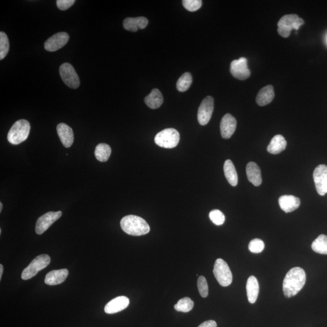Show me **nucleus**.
Segmentation results:
<instances>
[{"instance_id": "obj_18", "label": "nucleus", "mask_w": 327, "mask_h": 327, "mask_svg": "<svg viewBox=\"0 0 327 327\" xmlns=\"http://www.w3.org/2000/svg\"><path fill=\"white\" fill-rule=\"evenodd\" d=\"M68 275V271L67 269L53 270L47 274L44 283L49 286H57L65 282Z\"/></svg>"}, {"instance_id": "obj_22", "label": "nucleus", "mask_w": 327, "mask_h": 327, "mask_svg": "<svg viewBox=\"0 0 327 327\" xmlns=\"http://www.w3.org/2000/svg\"><path fill=\"white\" fill-rule=\"evenodd\" d=\"M248 300L251 304L257 301L259 294L260 286L257 279L254 276H250L246 285Z\"/></svg>"}, {"instance_id": "obj_3", "label": "nucleus", "mask_w": 327, "mask_h": 327, "mask_svg": "<svg viewBox=\"0 0 327 327\" xmlns=\"http://www.w3.org/2000/svg\"><path fill=\"white\" fill-rule=\"evenodd\" d=\"M31 125L26 120H20L14 123L7 134V140L10 144L18 145L28 139Z\"/></svg>"}, {"instance_id": "obj_8", "label": "nucleus", "mask_w": 327, "mask_h": 327, "mask_svg": "<svg viewBox=\"0 0 327 327\" xmlns=\"http://www.w3.org/2000/svg\"><path fill=\"white\" fill-rule=\"evenodd\" d=\"M61 78L68 87L72 89H77L80 84V78L75 68L69 63H64L60 67Z\"/></svg>"}, {"instance_id": "obj_6", "label": "nucleus", "mask_w": 327, "mask_h": 327, "mask_svg": "<svg viewBox=\"0 0 327 327\" xmlns=\"http://www.w3.org/2000/svg\"><path fill=\"white\" fill-rule=\"evenodd\" d=\"M50 262H51V258L49 255L44 254L38 256L23 270L22 278L23 280H28L33 278L39 271L47 267Z\"/></svg>"}, {"instance_id": "obj_31", "label": "nucleus", "mask_w": 327, "mask_h": 327, "mask_svg": "<svg viewBox=\"0 0 327 327\" xmlns=\"http://www.w3.org/2000/svg\"><path fill=\"white\" fill-rule=\"evenodd\" d=\"M209 218L216 226H221L225 222V216L219 210H213L209 213Z\"/></svg>"}, {"instance_id": "obj_19", "label": "nucleus", "mask_w": 327, "mask_h": 327, "mask_svg": "<svg viewBox=\"0 0 327 327\" xmlns=\"http://www.w3.org/2000/svg\"><path fill=\"white\" fill-rule=\"evenodd\" d=\"M148 20L144 17L127 18L123 22L124 28L131 32L138 31L139 29L144 30L148 25Z\"/></svg>"}, {"instance_id": "obj_13", "label": "nucleus", "mask_w": 327, "mask_h": 327, "mask_svg": "<svg viewBox=\"0 0 327 327\" xmlns=\"http://www.w3.org/2000/svg\"><path fill=\"white\" fill-rule=\"evenodd\" d=\"M69 39V35L65 33H59L51 36L45 42L44 49L48 52H55L62 48Z\"/></svg>"}, {"instance_id": "obj_5", "label": "nucleus", "mask_w": 327, "mask_h": 327, "mask_svg": "<svg viewBox=\"0 0 327 327\" xmlns=\"http://www.w3.org/2000/svg\"><path fill=\"white\" fill-rule=\"evenodd\" d=\"M180 135L175 129H165L155 136V142L158 146L172 149L178 146Z\"/></svg>"}, {"instance_id": "obj_14", "label": "nucleus", "mask_w": 327, "mask_h": 327, "mask_svg": "<svg viewBox=\"0 0 327 327\" xmlns=\"http://www.w3.org/2000/svg\"><path fill=\"white\" fill-rule=\"evenodd\" d=\"M237 121L230 113H227L221 120L220 130L224 139H229L236 131Z\"/></svg>"}, {"instance_id": "obj_12", "label": "nucleus", "mask_w": 327, "mask_h": 327, "mask_svg": "<svg viewBox=\"0 0 327 327\" xmlns=\"http://www.w3.org/2000/svg\"><path fill=\"white\" fill-rule=\"evenodd\" d=\"M62 212H49L41 216L38 219L36 223L35 231L38 234H41L46 231L55 221L62 217Z\"/></svg>"}, {"instance_id": "obj_1", "label": "nucleus", "mask_w": 327, "mask_h": 327, "mask_svg": "<svg viewBox=\"0 0 327 327\" xmlns=\"http://www.w3.org/2000/svg\"><path fill=\"white\" fill-rule=\"evenodd\" d=\"M306 274L302 268L296 267L287 273L283 282V292L286 297L294 296L304 287Z\"/></svg>"}, {"instance_id": "obj_26", "label": "nucleus", "mask_w": 327, "mask_h": 327, "mask_svg": "<svg viewBox=\"0 0 327 327\" xmlns=\"http://www.w3.org/2000/svg\"><path fill=\"white\" fill-rule=\"evenodd\" d=\"M111 152L112 150L109 145L101 143L97 145L95 150V155L99 162H105L109 159Z\"/></svg>"}, {"instance_id": "obj_4", "label": "nucleus", "mask_w": 327, "mask_h": 327, "mask_svg": "<svg viewBox=\"0 0 327 327\" xmlns=\"http://www.w3.org/2000/svg\"><path fill=\"white\" fill-rule=\"evenodd\" d=\"M304 21L296 14L283 16L278 23V33L283 38H288L293 30L297 31Z\"/></svg>"}, {"instance_id": "obj_28", "label": "nucleus", "mask_w": 327, "mask_h": 327, "mask_svg": "<svg viewBox=\"0 0 327 327\" xmlns=\"http://www.w3.org/2000/svg\"><path fill=\"white\" fill-rule=\"evenodd\" d=\"M194 302L191 298L186 297L179 300L177 304L174 306L176 311L180 312L187 313L193 309Z\"/></svg>"}, {"instance_id": "obj_32", "label": "nucleus", "mask_w": 327, "mask_h": 327, "mask_svg": "<svg viewBox=\"0 0 327 327\" xmlns=\"http://www.w3.org/2000/svg\"><path fill=\"white\" fill-rule=\"evenodd\" d=\"M265 244L262 240L254 239L250 242L249 249L250 252L254 253H260L264 249Z\"/></svg>"}, {"instance_id": "obj_38", "label": "nucleus", "mask_w": 327, "mask_h": 327, "mask_svg": "<svg viewBox=\"0 0 327 327\" xmlns=\"http://www.w3.org/2000/svg\"><path fill=\"white\" fill-rule=\"evenodd\" d=\"M2 206H3V205H2V202H0V212H1Z\"/></svg>"}, {"instance_id": "obj_16", "label": "nucleus", "mask_w": 327, "mask_h": 327, "mask_svg": "<svg viewBox=\"0 0 327 327\" xmlns=\"http://www.w3.org/2000/svg\"><path fill=\"white\" fill-rule=\"evenodd\" d=\"M57 131L63 146L66 148L72 146L74 141V134L72 128L65 123H60L57 126Z\"/></svg>"}, {"instance_id": "obj_17", "label": "nucleus", "mask_w": 327, "mask_h": 327, "mask_svg": "<svg viewBox=\"0 0 327 327\" xmlns=\"http://www.w3.org/2000/svg\"><path fill=\"white\" fill-rule=\"evenodd\" d=\"M279 204L285 212H292L299 207L300 200L293 195H283L279 198Z\"/></svg>"}, {"instance_id": "obj_33", "label": "nucleus", "mask_w": 327, "mask_h": 327, "mask_svg": "<svg viewBox=\"0 0 327 327\" xmlns=\"http://www.w3.org/2000/svg\"><path fill=\"white\" fill-rule=\"evenodd\" d=\"M202 2L201 0H184L183 4L189 11L195 12L202 6Z\"/></svg>"}, {"instance_id": "obj_37", "label": "nucleus", "mask_w": 327, "mask_h": 327, "mask_svg": "<svg viewBox=\"0 0 327 327\" xmlns=\"http://www.w3.org/2000/svg\"><path fill=\"white\" fill-rule=\"evenodd\" d=\"M2 273H3V266L1 264L0 265V280L1 279Z\"/></svg>"}, {"instance_id": "obj_10", "label": "nucleus", "mask_w": 327, "mask_h": 327, "mask_svg": "<svg viewBox=\"0 0 327 327\" xmlns=\"http://www.w3.org/2000/svg\"><path fill=\"white\" fill-rule=\"evenodd\" d=\"M316 189L319 195L324 196L327 193V166L321 164L316 167L313 173Z\"/></svg>"}, {"instance_id": "obj_29", "label": "nucleus", "mask_w": 327, "mask_h": 327, "mask_svg": "<svg viewBox=\"0 0 327 327\" xmlns=\"http://www.w3.org/2000/svg\"><path fill=\"white\" fill-rule=\"evenodd\" d=\"M192 83V76L191 73L186 72L181 76L176 83V88L179 92H185L191 87Z\"/></svg>"}, {"instance_id": "obj_27", "label": "nucleus", "mask_w": 327, "mask_h": 327, "mask_svg": "<svg viewBox=\"0 0 327 327\" xmlns=\"http://www.w3.org/2000/svg\"><path fill=\"white\" fill-rule=\"evenodd\" d=\"M312 248L316 253L327 255V236L325 234H321L313 242Z\"/></svg>"}, {"instance_id": "obj_20", "label": "nucleus", "mask_w": 327, "mask_h": 327, "mask_svg": "<svg viewBox=\"0 0 327 327\" xmlns=\"http://www.w3.org/2000/svg\"><path fill=\"white\" fill-rule=\"evenodd\" d=\"M246 173L249 181L255 186L262 184V176L259 166L254 162H250L246 166Z\"/></svg>"}, {"instance_id": "obj_25", "label": "nucleus", "mask_w": 327, "mask_h": 327, "mask_svg": "<svg viewBox=\"0 0 327 327\" xmlns=\"http://www.w3.org/2000/svg\"><path fill=\"white\" fill-rule=\"evenodd\" d=\"M224 175L231 186L235 187L238 183V174L233 162L230 160L226 161L224 164Z\"/></svg>"}, {"instance_id": "obj_23", "label": "nucleus", "mask_w": 327, "mask_h": 327, "mask_svg": "<svg viewBox=\"0 0 327 327\" xmlns=\"http://www.w3.org/2000/svg\"><path fill=\"white\" fill-rule=\"evenodd\" d=\"M287 141L281 134H276L271 139L267 147V151L271 154L277 155L280 154L286 150Z\"/></svg>"}, {"instance_id": "obj_30", "label": "nucleus", "mask_w": 327, "mask_h": 327, "mask_svg": "<svg viewBox=\"0 0 327 327\" xmlns=\"http://www.w3.org/2000/svg\"><path fill=\"white\" fill-rule=\"evenodd\" d=\"M9 51V39L3 32L0 33V60L6 57Z\"/></svg>"}, {"instance_id": "obj_34", "label": "nucleus", "mask_w": 327, "mask_h": 327, "mask_svg": "<svg viewBox=\"0 0 327 327\" xmlns=\"http://www.w3.org/2000/svg\"><path fill=\"white\" fill-rule=\"evenodd\" d=\"M197 288H198L200 295L202 297H206L208 294V287L206 279L205 277L201 276L197 280Z\"/></svg>"}, {"instance_id": "obj_11", "label": "nucleus", "mask_w": 327, "mask_h": 327, "mask_svg": "<svg viewBox=\"0 0 327 327\" xmlns=\"http://www.w3.org/2000/svg\"><path fill=\"white\" fill-rule=\"evenodd\" d=\"M230 72L234 78L239 80L249 78L251 72L248 68L247 59L241 57L239 60H233L230 65Z\"/></svg>"}, {"instance_id": "obj_21", "label": "nucleus", "mask_w": 327, "mask_h": 327, "mask_svg": "<svg viewBox=\"0 0 327 327\" xmlns=\"http://www.w3.org/2000/svg\"><path fill=\"white\" fill-rule=\"evenodd\" d=\"M274 98H275V92H274L273 87L271 85H268L263 87L260 90L259 93L258 94L256 101L260 106H265V105L270 104L273 101Z\"/></svg>"}, {"instance_id": "obj_2", "label": "nucleus", "mask_w": 327, "mask_h": 327, "mask_svg": "<svg viewBox=\"0 0 327 327\" xmlns=\"http://www.w3.org/2000/svg\"><path fill=\"white\" fill-rule=\"evenodd\" d=\"M121 229L127 234L131 236H142L149 233V224L139 216L128 215L121 221Z\"/></svg>"}, {"instance_id": "obj_36", "label": "nucleus", "mask_w": 327, "mask_h": 327, "mask_svg": "<svg viewBox=\"0 0 327 327\" xmlns=\"http://www.w3.org/2000/svg\"><path fill=\"white\" fill-rule=\"evenodd\" d=\"M198 327H217V324L215 321L209 320L204 322Z\"/></svg>"}, {"instance_id": "obj_35", "label": "nucleus", "mask_w": 327, "mask_h": 327, "mask_svg": "<svg viewBox=\"0 0 327 327\" xmlns=\"http://www.w3.org/2000/svg\"><path fill=\"white\" fill-rule=\"evenodd\" d=\"M75 2L74 0H57V5L60 10H65L69 9Z\"/></svg>"}, {"instance_id": "obj_7", "label": "nucleus", "mask_w": 327, "mask_h": 327, "mask_svg": "<svg viewBox=\"0 0 327 327\" xmlns=\"http://www.w3.org/2000/svg\"><path fill=\"white\" fill-rule=\"evenodd\" d=\"M213 274L219 284L223 287H228L233 281V276L228 263L222 259L215 261Z\"/></svg>"}, {"instance_id": "obj_24", "label": "nucleus", "mask_w": 327, "mask_h": 327, "mask_svg": "<svg viewBox=\"0 0 327 327\" xmlns=\"http://www.w3.org/2000/svg\"><path fill=\"white\" fill-rule=\"evenodd\" d=\"M144 101L150 109H158L163 104L164 102L162 92L158 89H153L151 93L145 98Z\"/></svg>"}, {"instance_id": "obj_15", "label": "nucleus", "mask_w": 327, "mask_h": 327, "mask_svg": "<svg viewBox=\"0 0 327 327\" xmlns=\"http://www.w3.org/2000/svg\"><path fill=\"white\" fill-rule=\"evenodd\" d=\"M129 303L130 300L126 296L115 297L105 306V312L107 314H115L121 312L128 307Z\"/></svg>"}, {"instance_id": "obj_9", "label": "nucleus", "mask_w": 327, "mask_h": 327, "mask_svg": "<svg viewBox=\"0 0 327 327\" xmlns=\"http://www.w3.org/2000/svg\"><path fill=\"white\" fill-rule=\"evenodd\" d=\"M214 109V99L211 96H207L202 100L197 112V120L200 125L205 126L209 122Z\"/></svg>"}]
</instances>
